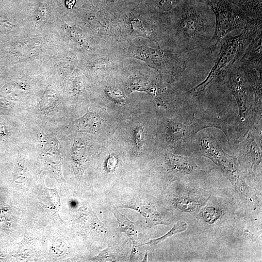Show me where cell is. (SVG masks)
Instances as JSON below:
<instances>
[{"label":"cell","mask_w":262,"mask_h":262,"mask_svg":"<svg viewBox=\"0 0 262 262\" xmlns=\"http://www.w3.org/2000/svg\"><path fill=\"white\" fill-rule=\"evenodd\" d=\"M211 10L194 0H185L181 5L174 27L181 51L207 49L215 30V17Z\"/></svg>","instance_id":"6da1fadb"},{"label":"cell","mask_w":262,"mask_h":262,"mask_svg":"<svg viewBox=\"0 0 262 262\" xmlns=\"http://www.w3.org/2000/svg\"><path fill=\"white\" fill-rule=\"evenodd\" d=\"M262 22L248 18L245 27L236 35H227L222 41L214 64L204 81L185 93L201 94L219 75L238 61L256 33L262 30Z\"/></svg>","instance_id":"7a4b0ae2"},{"label":"cell","mask_w":262,"mask_h":262,"mask_svg":"<svg viewBox=\"0 0 262 262\" xmlns=\"http://www.w3.org/2000/svg\"><path fill=\"white\" fill-rule=\"evenodd\" d=\"M198 147L201 154L210 159L220 169L246 204L250 203L254 200L256 197V193L247 183L235 157L227 154L210 136L201 138Z\"/></svg>","instance_id":"3957f363"},{"label":"cell","mask_w":262,"mask_h":262,"mask_svg":"<svg viewBox=\"0 0 262 262\" xmlns=\"http://www.w3.org/2000/svg\"><path fill=\"white\" fill-rule=\"evenodd\" d=\"M205 1L212 10L215 17L214 32L206 49L212 52L229 33L235 30H242L249 18L229 0Z\"/></svg>","instance_id":"277c9868"},{"label":"cell","mask_w":262,"mask_h":262,"mask_svg":"<svg viewBox=\"0 0 262 262\" xmlns=\"http://www.w3.org/2000/svg\"><path fill=\"white\" fill-rule=\"evenodd\" d=\"M246 180L258 182L262 188L261 139L250 131L236 149L235 157Z\"/></svg>","instance_id":"5b68a950"},{"label":"cell","mask_w":262,"mask_h":262,"mask_svg":"<svg viewBox=\"0 0 262 262\" xmlns=\"http://www.w3.org/2000/svg\"><path fill=\"white\" fill-rule=\"evenodd\" d=\"M165 126L166 140L169 143L180 147L186 146L194 140L199 131L208 127H216L221 130L228 139L226 123L225 121L218 118L196 119L190 125L172 120L168 121Z\"/></svg>","instance_id":"8992f818"},{"label":"cell","mask_w":262,"mask_h":262,"mask_svg":"<svg viewBox=\"0 0 262 262\" xmlns=\"http://www.w3.org/2000/svg\"><path fill=\"white\" fill-rule=\"evenodd\" d=\"M212 193L210 188L180 183L170 193L168 200L180 213H197Z\"/></svg>","instance_id":"52a82bcc"},{"label":"cell","mask_w":262,"mask_h":262,"mask_svg":"<svg viewBox=\"0 0 262 262\" xmlns=\"http://www.w3.org/2000/svg\"><path fill=\"white\" fill-rule=\"evenodd\" d=\"M226 73L229 89L238 104L241 120L245 123L252 114L251 103L253 91L237 62L230 66Z\"/></svg>","instance_id":"ba28073f"},{"label":"cell","mask_w":262,"mask_h":262,"mask_svg":"<svg viewBox=\"0 0 262 262\" xmlns=\"http://www.w3.org/2000/svg\"><path fill=\"white\" fill-rule=\"evenodd\" d=\"M233 203L224 197L213 196V193L205 204L196 213L200 225L213 228L229 221L233 217Z\"/></svg>","instance_id":"9c48e42d"},{"label":"cell","mask_w":262,"mask_h":262,"mask_svg":"<svg viewBox=\"0 0 262 262\" xmlns=\"http://www.w3.org/2000/svg\"><path fill=\"white\" fill-rule=\"evenodd\" d=\"M145 49L146 61L168 81L174 80L186 67V61L176 54L163 50L159 47L156 49Z\"/></svg>","instance_id":"30bf717a"},{"label":"cell","mask_w":262,"mask_h":262,"mask_svg":"<svg viewBox=\"0 0 262 262\" xmlns=\"http://www.w3.org/2000/svg\"><path fill=\"white\" fill-rule=\"evenodd\" d=\"M164 168L173 176V180L184 176L206 173L210 168L199 165L195 158L190 155L168 153L164 158Z\"/></svg>","instance_id":"8fae6325"},{"label":"cell","mask_w":262,"mask_h":262,"mask_svg":"<svg viewBox=\"0 0 262 262\" xmlns=\"http://www.w3.org/2000/svg\"><path fill=\"white\" fill-rule=\"evenodd\" d=\"M122 207L137 211L145 218L147 226L148 228L158 225L168 224L157 206L152 203L136 199L127 202Z\"/></svg>","instance_id":"7c38bea8"},{"label":"cell","mask_w":262,"mask_h":262,"mask_svg":"<svg viewBox=\"0 0 262 262\" xmlns=\"http://www.w3.org/2000/svg\"><path fill=\"white\" fill-rule=\"evenodd\" d=\"M262 30H261L252 38L237 63L242 68H262Z\"/></svg>","instance_id":"4fadbf2b"},{"label":"cell","mask_w":262,"mask_h":262,"mask_svg":"<svg viewBox=\"0 0 262 262\" xmlns=\"http://www.w3.org/2000/svg\"><path fill=\"white\" fill-rule=\"evenodd\" d=\"M74 170L80 181L88 163L87 143L81 139L76 140L71 148Z\"/></svg>","instance_id":"5bb4252c"},{"label":"cell","mask_w":262,"mask_h":262,"mask_svg":"<svg viewBox=\"0 0 262 262\" xmlns=\"http://www.w3.org/2000/svg\"><path fill=\"white\" fill-rule=\"evenodd\" d=\"M112 212L115 216L118 223V229L120 232L125 233L131 241L132 249L130 260L134 258L137 253L136 247L138 242V231L134 223L129 220L124 215L122 214L116 209H113Z\"/></svg>","instance_id":"9a60e30c"},{"label":"cell","mask_w":262,"mask_h":262,"mask_svg":"<svg viewBox=\"0 0 262 262\" xmlns=\"http://www.w3.org/2000/svg\"><path fill=\"white\" fill-rule=\"evenodd\" d=\"M249 18L262 22V0H229Z\"/></svg>","instance_id":"2e32d148"},{"label":"cell","mask_w":262,"mask_h":262,"mask_svg":"<svg viewBox=\"0 0 262 262\" xmlns=\"http://www.w3.org/2000/svg\"><path fill=\"white\" fill-rule=\"evenodd\" d=\"M80 131L96 133L101 125L98 116L92 112H88L74 122Z\"/></svg>","instance_id":"e0dca14e"},{"label":"cell","mask_w":262,"mask_h":262,"mask_svg":"<svg viewBox=\"0 0 262 262\" xmlns=\"http://www.w3.org/2000/svg\"><path fill=\"white\" fill-rule=\"evenodd\" d=\"M57 101L56 92L52 89H47L39 103V111L44 114L50 112L56 106Z\"/></svg>","instance_id":"ac0fdd59"},{"label":"cell","mask_w":262,"mask_h":262,"mask_svg":"<svg viewBox=\"0 0 262 262\" xmlns=\"http://www.w3.org/2000/svg\"><path fill=\"white\" fill-rule=\"evenodd\" d=\"M187 228V224L183 221H179L175 223L171 229L168 231L166 234L162 236L150 240L148 242L142 244L137 245V246H140L144 245H149L150 246H154L159 244L167 238L181 232L185 231Z\"/></svg>","instance_id":"d6986e66"},{"label":"cell","mask_w":262,"mask_h":262,"mask_svg":"<svg viewBox=\"0 0 262 262\" xmlns=\"http://www.w3.org/2000/svg\"><path fill=\"white\" fill-rule=\"evenodd\" d=\"M26 178V167L24 159L19 154L15 167V179L24 180Z\"/></svg>","instance_id":"ffe728a7"},{"label":"cell","mask_w":262,"mask_h":262,"mask_svg":"<svg viewBox=\"0 0 262 262\" xmlns=\"http://www.w3.org/2000/svg\"><path fill=\"white\" fill-rule=\"evenodd\" d=\"M134 153H138L142 146L144 138V132L142 127L138 126L134 132Z\"/></svg>","instance_id":"44dd1931"},{"label":"cell","mask_w":262,"mask_h":262,"mask_svg":"<svg viewBox=\"0 0 262 262\" xmlns=\"http://www.w3.org/2000/svg\"><path fill=\"white\" fill-rule=\"evenodd\" d=\"M93 259L99 262H112L116 261L115 256L114 255L110 248L106 249L100 251L99 254Z\"/></svg>","instance_id":"7402d4cb"},{"label":"cell","mask_w":262,"mask_h":262,"mask_svg":"<svg viewBox=\"0 0 262 262\" xmlns=\"http://www.w3.org/2000/svg\"><path fill=\"white\" fill-rule=\"evenodd\" d=\"M179 1L178 0H156L159 8L164 11H169Z\"/></svg>","instance_id":"603a6c76"},{"label":"cell","mask_w":262,"mask_h":262,"mask_svg":"<svg viewBox=\"0 0 262 262\" xmlns=\"http://www.w3.org/2000/svg\"><path fill=\"white\" fill-rule=\"evenodd\" d=\"M117 165V160L114 156H111L107 160V168L109 171L113 172Z\"/></svg>","instance_id":"cb8c5ba5"},{"label":"cell","mask_w":262,"mask_h":262,"mask_svg":"<svg viewBox=\"0 0 262 262\" xmlns=\"http://www.w3.org/2000/svg\"><path fill=\"white\" fill-rule=\"evenodd\" d=\"M107 94L113 99L116 100H124V98L121 93L117 90L110 89L107 91Z\"/></svg>","instance_id":"d4e9b609"},{"label":"cell","mask_w":262,"mask_h":262,"mask_svg":"<svg viewBox=\"0 0 262 262\" xmlns=\"http://www.w3.org/2000/svg\"><path fill=\"white\" fill-rule=\"evenodd\" d=\"M7 136V130L3 124H0V137L6 138Z\"/></svg>","instance_id":"484cf974"},{"label":"cell","mask_w":262,"mask_h":262,"mask_svg":"<svg viewBox=\"0 0 262 262\" xmlns=\"http://www.w3.org/2000/svg\"><path fill=\"white\" fill-rule=\"evenodd\" d=\"M142 262H147V252H146V254L144 256V259L142 260Z\"/></svg>","instance_id":"4316f807"}]
</instances>
